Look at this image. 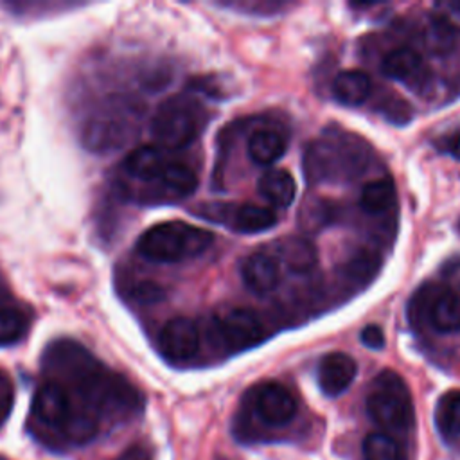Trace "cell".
Here are the masks:
<instances>
[{"instance_id":"obj_19","label":"cell","mask_w":460,"mask_h":460,"mask_svg":"<svg viewBox=\"0 0 460 460\" xmlns=\"http://www.w3.org/2000/svg\"><path fill=\"white\" fill-rule=\"evenodd\" d=\"M435 426L444 440L460 438V388L446 392L437 401Z\"/></svg>"},{"instance_id":"obj_14","label":"cell","mask_w":460,"mask_h":460,"mask_svg":"<svg viewBox=\"0 0 460 460\" xmlns=\"http://www.w3.org/2000/svg\"><path fill=\"white\" fill-rule=\"evenodd\" d=\"M273 253H270L275 261H280L293 273H307L318 262L316 248L304 237L288 235L271 244Z\"/></svg>"},{"instance_id":"obj_16","label":"cell","mask_w":460,"mask_h":460,"mask_svg":"<svg viewBox=\"0 0 460 460\" xmlns=\"http://www.w3.org/2000/svg\"><path fill=\"white\" fill-rule=\"evenodd\" d=\"M381 72L394 81L415 83L424 74V59L417 50L401 47L385 54L381 61Z\"/></svg>"},{"instance_id":"obj_25","label":"cell","mask_w":460,"mask_h":460,"mask_svg":"<svg viewBox=\"0 0 460 460\" xmlns=\"http://www.w3.org/2000/svg\"><path fill=\"white\" fill-rule=\"evenodd\" d=\"M359 340L365 347L368 349H383L385 347V332L379 325L376 323H370V325H365L359 332Z\"/></svg>"},{"instance_id":"obj_6","label":"cell","mask_w":460,"mask_h":460,"mask_svg":"<svg viewBox=\"0 0 460 460\" xmlns=\"http://www.w3.org/2000/svg\"><path fill=\"white\" fill-rule=\"evenodd\" d=\"M217 331L230 350H244L264 340V325L255 311L232 307L217 316Z\"/></svg>"},{"instance_id":"obj_22","label":"cell","mask_w":460,"mask_h":460,"mask_svg":"<svg viewBox=\"0 0 460 460\" xmlns=\"http://www.w3.org/2000/svg\"><path fill=\"white\" fill-rule=\"evenodd\" d=\"M395 203V185L390 178L370 180L359 196V205L370 214H381L394 207Z\"/></svg>"},{"instance_id":"obj_24","label":"cell","mask_w":460,"mask_h":460,"mask_svg":"<svg viewBox=\"0 0 460 460\" xmlns=\"http://www.w3.org/2000/svg\"><path fill=\"white\" fill-rule=\"evenodd\" d=\"M131 295L135 300H138L140 304H155L164 296V291L158 284L155 282H138L131 288Z\"/></svg>"},{"instance_id":"obj_13","label":"cell","mask_w":460,"mask_h":460,"mask_svg":"<svg viewBox=\"0 0 460 460\" xmlns=\"http://www.w3.org/2000/svg\"><path fill=\"white\" fill-rule=\"evenodd\" d=\"M169 162H171V158L165 149H162L158 146H142V147L133 149L124 158L120 169L128 178L146 183L149 187L162 176V172L169 165Z\"/></svg>"},{"instance_id":"obj_7","label":"cell","mask_w":460,"mask_h":460,"mask_svg":"<svg viewBox=\"0 0 460 460\" xmlns=\"http://www.w3.org/2000/svg\"><path fill=\"white\" fill-rule=\"evenodd\" d=\"M32 417L47 428L63 431L70 415L74 413L72 397L63 383L49 377L41 383L32 397Z\"/></svg>"},{"instance_id":"obj_4","label":"cell","mask_w":460,"mask_h":460,"mask_svg":"<svg viewBox=\"0 0 460 460\" xmlns=\"http://www.w3.org/2000/svg\"><path fill=\"white\" fill-rule=\"evenodd\" d=\"M203 115L196 101L187 95L165 99L151 119V135L158 147L178 151L187 147L201 131Z\"/></svg>"},{"instance_id":"obj_26","label":"cell","mask_w":460,"mask_h":460,"mask_svg":"<svg viewBox=\"0 0 460 460\" xmlns=\"http://www.w3.org/2000/svg\"><path fill=\"white\" fill-rule=\"evenodd\" d=\"M442 277L449 284V289L460 295V261H451L444 266Z\"/></svg>"},{"instance_id":"obj_5","label":"cell","mask_w":460,"mask_h":460,"mask_svg":"<svg viewBox=\"0 0 460 460\" xmlns=\"http://www.w3.org/2000/svg\"><path fill=\"white\" fill-rule=\"evenodd\" d=\"M199 216L216 223H225L232 232L259 234L271 228L277 223V216L271 208L243 203V205H203Z\"/></svg>"},{"instance_id":"obj_17","label":"cell","mask_w":460,"mask_h":460,"mask_svg":"<svg viewBox=\"0 0 460 460\" xmlns=\"http://www.w3.org/2000/svg\"><path fill=\"white\" fill-rule=\"evenodd\" d=\"M372 93V79L361 70H343L332 81V95L343 106H359Z\"/></svg>"},{"instance_id":"obj_27","label":"cell","mask_w":460,"mask_h":460,"mask_svg":"<svg viewBox=\"0 0 460 460\" xmlns=\"http://www.w3.org/2000/svg\"><path fill=\"white\" fill-rule=\"evenodd\" d=\"M119 460H151V456L144 447L133 446V447L126 449Z\"/></svg>"},{"instance_id":"obj_15","label":"cell","mask_w":460,"mask_h":460,"mask_svg":"<svg viewBox=\"0 0 460 460\" xmlns=\"http://www.w3.org/2000/svg\"><path fill=\"white\" fill-rule=\"evenodd\" d=\"M279 264L266 252H255L248 255L241 264V277L246 288L257 295L273 291L279 284Z\"/></svg>"},{"instance_id":"obj_23","label":"cell","mask_w":460,"mask_h":460,"mask_svg":"<svg viewBox=\"0 0 460 460\" xmlns=\"http://www.w3.org/2000/svg\"><path fill=\"white\" fill-rule=\"evenodd\" d=\"M27 332V314L13 305L0 307V347L18 343Z\"/></svg>"},{"instance_id":"obj_3","label":"cell","mask_w":460,"mask_h":460,"mask_svg":"<svg viewBox=\"0 0 460 460\" xmlns=\"http://www.w3.org/2000/svg\"><path fill=\"white\" fill-rule=\"evenodd\" d=\"M368 417L385 433H406L415 420L413 401L408 385L394 370L379 372L365 399Z\"/></svg>"},{"instance_id":"obj_9","label":"cell","mask_w":460,"mask_h":460,"mask_svg":"<svg viewBox=\"0 0 460 460\" xmlns=\"http://www.w3.org/2000/svg\"><path fill=\"white\" fill-rule=\"evenodd\" d=\"M253 408L264 424L284 426L295 417L296 401L284 385L266 381L253 390Z\"/></svg>"},{"instance_id":"obj_21","label":"cell","mask_w":460,"mask_h":460,"mask_svg":"<svg viewBox=\"0 0 460 460\" xmlns=\"http://www.w3.org/2000/svg\"><path fill=\"white\" fill-rule=\"evenodd\" d=\"M286 142L273 129H257L248 140V155L259 165H270L284 155Z\"/></svg>"},{"instance_id":"obj_11","label":"cell","mask_w":460,"mask_h":460,"mask_svg":"<svg viewBox=\"0 0 460 460\" xmlns=\"http://www.w3.org/2000/svg\"><path fill=\"white\" fill-rule=\"evenodd\" d=\"M420 300L426 302V318L429 325L442 334L460 331V295L442 288V289H426L420 291Z\"/></svg>"},{"instance_id":"obj_12","label":"cell","mask_w":460,"mask_h":460,"mask_svg":"<svg viewBox=\"0 0 460 460\" xmlns=\"http://www.w3.org/2000/svg\"><path fill=\"white\" fill-rule=\"evenodd\" d=\"M358 374V363L345 352H329L318 365V385L329 397L343 394Z\"/></svg>"},{"instance_id":"obj_20","label":"cell","mask_w":460,"mask_h":460,"mask_svg":"<svg viewBox=\"0 0 460 460\" xmlns=\"http://www.w3.org/2000/svg\"><path fill=\"white\" fill-rule=\"evenodd\" d=\"M363 460H408V451L399 438L385 431L368 433L361 444Z\"/></svg>"},{"instance_id":"obj_28","label":"cell","mask_w":460,"mask_h":460,"mask_svg":"<svg viewBox=\"0 0 460 460\" xmlns=\"http://www.w3.org/2000/svg\"><path fill=\"white\" fill-rule=\"evenodd\" d=\"M4 413H5V410H4V406H2V402H0V422H2V419H4Z\"/></svg>"},{"instance_id":"obj_8","label":"cell","mask_w":460,"mask_h":460,"mask_svg":"<svg viewBox=\"0 0 460 460\" xmlns=\"http://www.w3.org/2000/svg\"><path fill=\"white\" fill-rule=\"evenodd\" d=\"M198 187V176L196 172L181 164L171 160L169 165L164 169L162 176L149 187L140 189V192L135 196L142 203H158L165 199H180L190 196Z\"/></svg>"},{"instance_id":"obj_10","label":"cell","mask_w":460,"mask_h":460,"mask_svg":"<svg viewBox=\"0 0 460 460\" xmlns=\"http://www.w3.org/2000/svg\"><path fill=\"white\" fill-rule=\"evenodd\" d=\"M158 349L164 358L174 363L192 359L199 349V331L189 318L169 320L158 334Z\"/></svg>"},{"instance_id":"obj_18","label":"cell","mask_w":460,"mask_h":460,"mask_svg":"<svg viewBox=\"0 0 460 460\" xmlns=\"http://www.w3.org/2000/svg\"><path fill=\"white\" fill-rule=\"evenodd\" d=\"M259 194L273 207L286 208L293 203L296 194V183L286 169H273L264 172L257 183Z\"/></svg>"},{"instance_id":"obj_2","label":"cell","mask_w":460,"mask_h":460,"mask_svg":"<svg viewBox=\"0 0 460 460\" xmlns=\"http://www.w3.org/2000/svg\"><path fill=\"white\" fill-rule=\"evenodd\" d=\"M214 241L212 232L185 221L149 226L137 241L140 257L153 262H180L203 253Z\"/></svg>"},{"instance_id":"obj_1","label":"cell","mask_w":460,"mask_h":460,"mask_svg":"<svg viewBox=\"0 0 460 460\" xmlns=\"http://www.w3.org/2000/svg\"><path fill=\"white\" fill-rule=\"evenodd\" d=\"M45 368L52 379L79 397L74 404L99 419V415H131L142 410L140 392L122 376L108 370L84 347L72 340H59L45 352Z\"/></svg>"}]
</instances>
